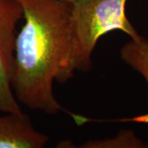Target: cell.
<instances>
[{"label":"cell","instance_id":"cell-7","mask_svg":"<svg viewBox=\"0 0 148 148\" xmlns=\"http://www.w3.org/2000/svg\"><path fill=\"white\" fill-rule=\"evenodd\" d=\"M61 1H65V2H69V3H73L74 2H76L77 0H61Z\"/></svg>","mask_w":148,"mask_h":148},{"label":"cell","instance_id":"cell-5","mask_svg":"<svg viewBox=\"0 0 148 148\" xmlns=\"http://www.w3.org/2000/svg\"><path fill=\"white\" fill-rule=\"evenodd\" d=\"M122 60L143 76L148 84V40L141 36L131 40L120 49Z\"/></svg>","mask_w":148,"mask_h":148},{"label":"cell","instance_id":"cell-2","mask_svg":"<svg viewBox=\"0 0 148 148\" xmlns=\"http://www.w3.org/2000/svg\"><path fill=\"white\" fill-rule=\"evenodd\" d=\"M127 0H77L71 12L70 70L83 73L92 68L91 55L101 37L114 31L131 40L142 36L126 16Z\"/></svg>","mask_w":148,"mask_h":148},{"label":"cell","instance_id":"cell-1","mask_svg":"<svg viewBox=\"0 0 148 148\" xmlns=\"http://www.w3.org/2000/svg\"><path fill=\"white\" fill-rule=\"evenodd\" d=\"M24 24L17 33L11 86L16 101L33 110H64L53 95V82L73 77L70 70L72 3L17 0Z\"/></svg>","mask_w":148,"mask_h":148},{"label":"cell","instance_id":"cell-4","mask_svg":"<svg viewBox=\"0 0 148 148\" xmlns=\"http://www.w3.org/2000/svg\"><path fill=\"white\" fill-rule=\"evenodd\" d=\"M49 140L24 113H6L0 116V148H42Z\"/></svg>","mask_w":148,"mask_h":148},{"label":"cell","instance_id":"cell-6","mask_svg":"<svg viewBox=\"0 0 148 148\" xmlns=\"http://www.w3.org/2000/svg\"><path fill=\"white\" fill-rule=\"evenodd\" d=\"M143 143L131 131H122L116 138L90 140L83 143L82 148L143 147Z\"/></svg>","mask_w":148,"mask_h":148},{"label":"cell","instance_id":"cell-3","mask_svg":"<svg viewBox=\"0 0 148 148\" xmlns=\"http://www.w3.org/2000/svg\"><path fill=\"white\" fill-rule=\"evenodd\" d=\"M23 8L17 0H0V112L23 113L11 86L18 22Z\"/></svg>","mask_w":148,"mask_h":148}]
</instances>
